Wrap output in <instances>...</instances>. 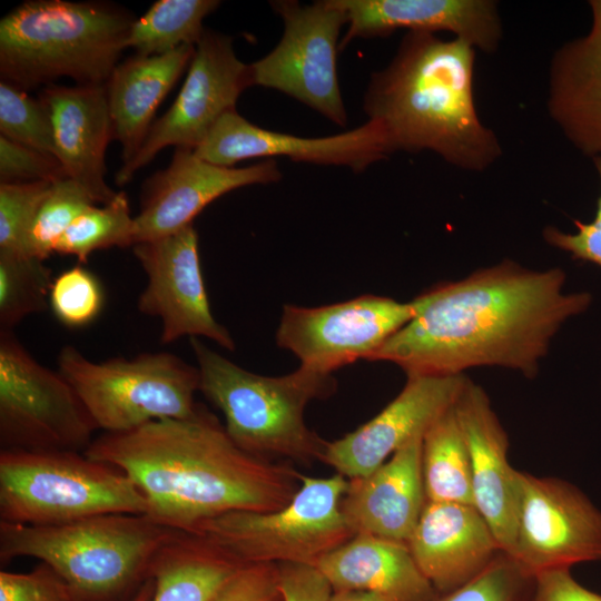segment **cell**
<instances>
[{"label":"cell","instance_id":"cell-40","mask_svg":"<svg viewBox=\"0 0 601 601\" xmlns=\"http://www.w3.org/2000/svg\"><path fill=\"white\" fill-rule=\"evenodd\" d=\"M213 601H282L277 564L246 565Z\"/></svg>","mask_w":601,"mask_h":601},{"label":"cell","instance_id":"cell-23","mask_svg":"<svg viewBox=\"0 0 601 601\" xmlns=\"http://www.w3.org/2000/svg\"><path fill=\"white\" fill-rule=\"evenodd\" d=\"M422 442L412 440L368 475L348 480L341 508L355 534L407 543L427 501Z\"/></svg>","mask_w":601,"mask_h":601},{"label":"cell","instance_id":"cell-35","mask_svg":"<svg viewBox=\"0 0 601 601\" xmlns=\"http://www.w3.org/2000/svg\"><path fill=\"white\" fill-rule=\"evenodd\" d=\"M104 299L97 277L85 267L75 266L53 278L49 307L61 324L78 328L99 315Z\"/></svg>","mask_w":601,"mask_h":601},{"label":"cell","instance_id":"cell-26","mask_svg":"<svg viewBox=\"0 0 601 601\" xmlns=\"http://www.w3.org/2000/svg\"><path fill=\"white\" fill-rule=\"evenodd\" d=\"M196 46L185 45L158 56L135 53L118 63L106 82L115 139L124 164L140 149L161 101L189 67Z\"/></svg>","mask_w":601,"mask_h":601},{"label":"cell","instance_id":"cell-29","mask_svg":"<svg viewBox=\"0 0 601 601\" xmlns=\"http://www.w3.org/2000/svg\"><path fill=\"white\" fill-rule=\"evenodd\" d=\"M219 6L216 0H159L135 20L127 38L140 56H158L181 46H196L204 19Z\"/></svg>","mask_w":601,"mask_h":601},{"label":"cell","instance_id":"cell-39","mask_svg":"<svg viewBox=\"0 0 601 601\" xmlns=\"http://www.w3.org/2000/svg\"><path fill=\"white\" fill-rule=\"evenodd\" d=\"M600 179V195L593 219L588 223L574 219L575 233H565L554 226L543 229L546 244L569 254L573 259L601 267V155L593 158Z\"/></svg>","mask_w":601,"mask_h":601},{"label":"cell","instance_id":"cell-34","mask_svg":"<svg viewBox=\"0 0 601 601\" xmlns=\"http://www.w3.org/2000/svg\"><path fill=\"white\" fill-rule=\"evenodd\" d=\"M52 184H0V252L30 256V231Z\"/></svg>","mask_w":601,"mask_h":601},{"label":"cell","instance_id":"cell-42","mask_svg":"<svg viewBox=\"0 0 601 601\" xmlns=\"http://www.w3.org/2000/svg\"><path fill=\"white\" fill-rule=\"evenodd\" d=\"M530 601H601V594L577 582L570 568H559L534 575Z\"/></svg>","mask_w":601,"mask_h":601},{"label":"cell","instance_id":"cell-20","mask_svg":"<svg viewBox=\"0 0 601 601\" xmlns=\"http://www.w3.org/2000/svg\"><path fill=\"white\" fill-rule=\"evenodd\" d=\"M407 545L439 594L466 584L503 553L481 513L453 502L426 501Z\"/></svg>","mask_w":601,"mask_h":601},{"label":"cell","instance_id":"cell-5","mask_svg":"<svg viewBox=\"0 0 601 601\" xmlns=\"http://www.w3.org/2000/svg\"><path fill=\"white\" fill-rule=\"evenodd\" d=\"M134 22L126 10L102 1H26L0 21L1 80L26 91L61 77L104 85Z\"/></svg>","mask_w":601,"mask_h":601},{"label":"cell","instance_id":"cell-13","mask_svg":"<svg viewBox=\"0 0 601 601\" xmlns=\"http://www.w3.org/2000/svg\"><path fill=\"white\" fill-rule=\"evenodd\" d=\"M249 86V65L237 58L231 38L205 30L174 104L154 120L136 156L117 173L116 184L130 181L168 146L195 150L221 116L236 110L240 93Z\"/></svg>","mask_w":601,"mask_h":601},{"label":"cell","instance_id":"cell-10","mask_svg":"<svg viewBox=\"0 0 601 601\" xmlns=\"http://www.w3.org/2000/svg\"><path fill=\"white\" fill-rule=\"evenodd\" d=\"M97 426L71 384L0 331V446L85 452Z\"/></svg>","mask_w":601,"mask_h":601},{"label":"cell","instance_id":"cell-14","mask_svg":"<svg viewBox=\"0 0 601 601\" xmlns=\"http://www.w3.org/2000/svg\"><path fill=\"white\" fill-rule=\"evenodd\" d=\"M510 555L525 572L601 560V511L574 485L518 471Z\"/></svg>","mask_w":601,"mask_h":601},{"label":"cell","instance_id":"cell-12","mask_svg":"<svg viewBox=\"0 0 601 601\" xmlns=\"http://www.w3.org/2000/svg\"><path fill=\"white\" fill-rule=\"evenodd\" d=\"M414 300L363 295L318 307L284 305L276 332L279 347L300 366L332 374L357 359H367L415 315Z\"/></svg>","mask_w":601,"mask_h":601},{"label":"cell","instance_id":"cell-27","mask_svg":"<svg viewBox=\"0 0 601 601\" xmlns=\"http://www.w3.org/2000/svg\"><path fill=\"white\" fill-rule=\"evenodd\" d=\"M245 566L201 535L178 531L152 561L151 601H213Z\"/></svg>","mask_w":601,"mask_h":601},{"label":"cell","instance_id":"cell-30","mask_svg":"<svg viewBox=\"0 0 601 601\" xmlns=\"http://www.w3.org/2000/svg\"><path fill=\"white\" fill-rule=\"evenodd\" d=\"M36 256L0 252V331L49 307L52 270Z\"/></svg>","mask_w":601,"mask_h":601},{"label":"cell","instance_id":"cell-31","mask_svg":"<svg viewBox=\"0 0 601 601\" xmlns=\"http://www.w3.org/2000/svg\"><path fill=\"white\" fill-rule=\"evenodd\" d=\"M134 245V217L126 194L120 191L108 204L81 214L57 240L53 253L87 263L95 250Z\"/></svg>","mask_w":601,"mask_h":601},{"label":"cell","instance_id":"cell-4","mask_svg":"<svg viewBox=\"0 0 601 601\" xmlns=\"http://www.w3.org/2000/svg\"><path fill=\"white\" fill-rule=\"evenodd\" d=\"M177 532L137 513L99 514L47 526L0 521V561L38 559L80 601H130L150 578L157 553Z\"/></svg>","mask_w":601,"mask_h":601},{"label":"cell","instance_id":"cell-25","mask_svg":"<svg viewBox=\"0 0 601 601\" xmlns=\"http://www.w3.org/2000/svg\"><path fill=\"white\" fill-rule=\"evenodd\" d=\"M316 565L334 591L370 592L385 601H434L439 597L404 542L355 534Z\"/></svg>","mask_w":601,"mask_h":601},{"label":"cell","instance_id":"cell-7","mask_svg":"<svg viewBox=\"0 0 601 601\" xmlns=\"http://www.w3.org/2000/svg\"><path fill=\"white\" fill-rule=\"evenodd\" d=\"M147 509L125 472L85 452L0 451L1 521L47 526Z\"/></svg>","mask_w":601,"mask_h":601},{"label":"cell","instance_id":"cell-17","mask_svg":"<svg viewBox=\"0 0 601 601\" xmlns=\"http://www.w3.org/2000/svg\"><path fill=\"white\" fill-rule=\"evenodd\" d=\"M194 152L203 160L224 167H234L250 158L285 156L296 161L345 166L361 173L393 151L384 128L374 120L337 135L304 138L260 128L231 110L219 118Z\"/></svg>","mask_w":601,"mask_h":601},{"label":"cell","instance_id":"cell-41","mask_svg":"<svg viewBox=\"0 0 601 601\" xmlns=\"http://www.w3.org/2000/svg\"><path fill=\"white\" fill-rule=\"evenodd\" d=\"M282 601H329L334 592L325 574L312 563H278Z\"/></svg>","mask_w":601,"mask_h":601},{"label":"cell","instance_id":"cell-22","mask_svg":"<svg viewBox=\"0 0 601 601\" xmlns=\"http://www.w3.org/2000/svg\"><path fill=\"white\" fill-rule=\"evenodd\" d=\"M39 99L49 112L56 156L67 177L82 186L97 204L111 201L117 193L105 179V155L115 134L106 83H51Z\"/></svg>","mask_w":601,"mask_h":601},{"label":"cell","instance_id":"cell-33","mask_svg":"<svg viewBox=\"0 0 601 601\" xmlns=\"http://www.w3.org/2000/svg\"><path fill=\"white\" fill-rule=\"evenodd\" d=\"M1 136L56 156L49 112L40 99L7 81L0 82Z\"/></svg>","mask_w":601,"mask_h":601},{"label":"cell","instance_id":"cell-6","mask_svg":"<svg viewBox=\"0 0 601 601\" xmlns=\"http://www.w3.org/2000/svg\"><path fill=\"white\" fill-rule=\"evenodd\" d=\"M199 371V391L224 415L225 430L243 450L266 459L309 464L321 461L327 441L304 421L306 405L336 391L332 374L299 366L284 376L252 373L189 338Z\"/></svg>","mask_w":601,"mask_h":601},{"label":"cell","instance_id":"cell-43","mask_svg":"<svg viewBox=\"0 0 601 601\" xmlns=\"http://www.w3.org/2000/svg\"><path fill=\"white\" fill-rule=\"evenodd\" d=\"M329 601H385L382 597L362 591H334Z\"/></svg>","mask_w":601,"mask_h":601},{"label":"cell","instance_id":"cell-32","mask_svg":"<svg viewBox=\"0 0 601 601\" xmlns=\"http://www.w3.org/2000/svg\"><path fill=\"white\" fill-rule=\"evenodd\" d=\"M96 204L91 195L75 180L63 178L55 181L30 231V256L48 258L66 229Z\"/></svg>","mask_w":601,"mask_h":601},{"label":"cell","instance_id":"cell-37","mask_svg":"<svg viewBox=\"0 0 601 601\" xmlns=\"http://www.w3.org/2000/svg\"><path fill=\"white\" fill-rule=\"evenodd\" d=\"M0 601H80L72 588L47 563L29 572L0 571Z\"/></svg>","mask_w":601,"mask_h":601},{"label":"cell","instance_id":"cell-24","mask_svg":"<svg viewBox=\"0 0 601 601\" xmlns=\"http://www.w3.org/2000/svg\"><path fill=\"white\" fill-rule=\"evenodd\" d=\"M589 7V31L551 59L548 110L572 146L593 159L601 155V0Z\"/></svg>","mask_w":601,"mask_h":601},{"label":"cell","instance_id":"cell-15","mask_svg":"<svg viewBox=\"0 0 601 601\" xmlns=\"http://www.w3.org/2000/svg\"><path fill=\"white\" fill-rule=\"evenodd\" d=\"M132 252L147 276L137 306L142 314L160 319L162 344L184 336H203L226 349H235L230 333L215 319L210 309L194 224L137 243Z\"/></svg>","mask_w":601,"mask_h":601},{"label":"cell","instance_id":"cell-38","mask_svg":"<svg viewBox=\"0 0 601 601\" xmlns=\"http://www.w3.org/2000/svg\"><path fill=\"white\" fill-rule=\"evenodd\" d=\"M63 178H68L65 168L53 155L0 136L1 183H55Z\"/></svg>","mask_w":601,"mask_h":601},{"label":"cell","instance_id":"cell-21","mask_svg":"<svg viewBox=\"0 0 601 601\" xmlns=\"http://www.w3.org/2000/svg\"><path fill=\"white\" fill-rule=\"evenodd\" d=\"M346 16L338 49L356 38L388 36L397 29L449 31L483 52H494L502 39L497 3L492 0H336Z\"/></svg>","mask_w":601,"mask_h":601},{"label":"cell","instance_id":"cell-1","mask_svg":"<svg viewBox=\"0 0 601 601\" xmlns=\"http://www.w3.org/2000/svg\"><path fill=\"white\" fill-rule=\"evenodd\" d=\"M560 267L531 269L511 259L434 285L413 298L414 317L370 358L406 377L452 376L502 367L534 378L551 343L589 309V292H566Z\"/></svg>","mask_w":601,"mask_h":601},{"label":"cell","instance_id":"cell-18","mask_svg":"<svg viewBox=\"0 0 601 601\" xmlns=\"http://www.w3.org/2000/svg\"><path fill=\"white\" fill-rule=\"evenodd\" d=\"M282 173L275 159L247 167H224L200 159L193 149L177 147L167 168L142 187L134 217L135 244L175 233L218 197L244 186L276 183Z\"/></svg>","mask_w":601,"mask_h":601},{"label":"cell","instance_id":"cell-8","mask_svg":"<svg viewBox=\"0 0 601 601\" xmlns=\"http://www.w3.org/2000/svg\"><path fill=\"white\" fill-rule=\"evenodd\" d=\"M98 430L120 433L154 421L187 418L199 406V371L168 352L93 362L71 345L57 357Z\"/></svg>","mask_w":601,"mask_h":601},{"label":"cell","instance_id":"cell-11","mask_svg":"<svg viewBox=\"0 0 601 601\" xmlns=\"http://www.w3.org/2000/svg\"><path fill=\"white\" fill-rule=\"evenodd\" d=\"M272 7L284 21V32L268 55L249 65L253 86L282 91L345 127L336 63L344 11L336 0L305 6L279 0Z\"/></svg>","mask_w":601,"mask_h":601},{"label":"cell","instance_id":"cell-36","mask_svg":"<svg viewBox=\"0 0 601 601\" xmlns=\"http://www.w3.org/2000/svg\"><path fill=\"white\" fill-rule=\"evenodd\" d=\"M534 577L501 553L481 574L434 601H530Z\"/></svg>","mask_w":601,"mask_h":601},{"label":"cell","instance_id":"cell-3","mask_svg":"<svg viewBox=\"0 0 601 601\" xmlns=\"http://www.w3.org/2000/svg\"><path fill=\"white\" fill-rule=\"evenodd\" d=\"M475 48L459 38L408 31L363 99L368 120L384 128L392 151L431 150L449 164L482 171L502 155L496 135L477 116Z\"/></svg>","mask_w":601,"mask_h":601},{"label":"cell","instance_id":"cell-16","mask_svg":"<svg viewBox=\"0 0 601 601\" xmlns=\"http://www.w3.org/2000/svg\"><path fill=\"white\" fill-rule=\"evenodd\" d=\"M469 377H407L403 390L355 431L327 442L321 462L351 480L366 476L430 427L460 397Z\"/></svg>","mask_w":601,"mask_h":601},{"label":"cell","instance_id":"cell-2","mask_svg":"<svg viewBox=\"0 0 601 601\" xmlns=\"http://www.w3.org/2000/svg\"><path fill=\"white\" fill-rule=\"evenodd\" d=\"M85 453L125 472L144 494L149 518L189 533L227 512L282 509L300 486L292 465L239 447L200 404L187 418L102 433Z\"/></svg>","mask_w":601,"mask_h":601},{"label":"cell","instance_id":"cell-9","mask_svg":"<svg viewBox=\"0 0 601 601\" xmlns=\"http://www.w3.org/2000/svg\"><path fill=\"white\" fill-rule=\"evenodd\" d=\"M348 479L302 474L300 486L284 508L233 511L201 522L199 534L245 565L312 563L352 539L355 533L342 512Z\"/></svg>","mask_w":601,"mask_h":601},{"label":"cell","instance_id":"cell-28","mask_svg":"<svg viewBox=\"0 0 601 601\" xmlns=\"http://www.w3.org/2000/svg\"><path fill=\"white\" fill-rule=\"evenodd\" d=\"M422 474L427 501L473 505L470 457L454 406L423 436Z\"/></svg>","mask_w":601,"mask_h":601},{"label":"cell","instance_id":"cell-19","mask_svg":"<svg viewBox=\"0 0 601 601\" xmlns=\"http://www.w3.org/2000/svg\"><path fill=\"white\" fill-rule=\"evenodd\" d=\"M454 412L469 452L473 506L510 554L518 513V470L508 460V434L484 388L470 378Z\"/></svg>","mask_w":601,"mask_h":601},{"label":"cell","instance_id":"cell-44","mask_svg":"<svg viewBox=\"0 0 601 601\" xmlns=\"http://www.w3.org/2000/svg\"><path fill=\"white\" fill-rule=\"evenodd\" d=\"M155 590L154 579L150 577L130 601H151Z\"/></svg>","mask_w":601,"mask_h":601}]
</instances>
